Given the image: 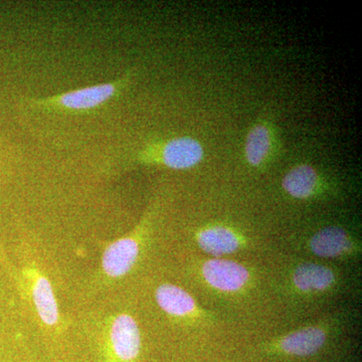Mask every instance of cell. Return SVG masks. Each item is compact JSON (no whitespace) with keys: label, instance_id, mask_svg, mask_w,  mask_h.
<instances>
[{"label":"cell","instance_id":"1","mask_svg":"<svg viewBox=\"0 0 362 362\" xmlns=\"http://www.w3.org/2000/svg\"><path fill=\"white\" fill-rule=\"evenodd\" d=\"M133 74H126L113 82L102 83L44 98H25L23 106L30 110L84 113L106 104L123 92L132 81Z\"/></svg>","mask_w":362,"mask_h":362},{"label":"cell","instance_id":"2","mask_svg":"<svg viewBox=\"0 0 362 362\" xmlns=\"http://www.w3.org/2000/svg\"><path fill=\"white\" fill-rule=\"evenodd\" d=\"M152 216V213L145 214L128 235L114 240L105 247L100 272V278L104 283L115 282L133 270L148 239Z\"/></svg>","mask_w":362,"mask_h":362},{"label":"cell","instance_id":"3","mask_svg":"<svg viewBox=\"0 0 362 362\" xmlns=\"http://www.w3.org/2000/svg\"><path fill=\"white\" fill-rule=\"evenodd\" d=\"M204 147L199 141L188 136L170 138L163 141L149 143L129 160L146 165H161L175 170L194 168L204 158Z\"/></svg>","mask_w":362,"mask_h":362},{"label":"cell","instance_id":"4","mask_svg":"<svg viewBox=\"0 0 362 362\" xmlns=\"http://www.w3.org/2000/svg\"><path fill=\"white\" fill-rule=\"evenodd\" d=\"M141 349V331L134 317L121 313L108 318L100 343L104 362H138Z\"/></svg>","mask_w":362,"mask_h":362},{"label":"cell","instance_id":"5","mask_svg":"<svg viewBox=\"0 0 362 362\" xmlns=\"http://www.w3.org/2000/svg\"><path fill=\"white\" fill-rule=\"evenodd\" d=\"M18 283L25 287L26 294L32 300L35 312L45 327H58L61 315L58 301L49 278L40 271L35 262H30L21 269Z\"/></svg>","mask_w":362,"mask_h":362},{"label":"cell","instance_id":"6","mask_svg":"<svg viewBox=\"0 0 362 362\" xmlns=\"http://www.w3.org/2000/svg\"><path fill=\"white\" fill-rule=\"evenodd\" d=\"M326 328L314 325L293 331L274 340L264 347V351L275 356L305 357L317 354L327 341Z\"/></svg>","mask_w":362,"mask_h":362},{"label":"cell","instance_id":"7","mask_svg":"<svg viewBox=\"0 0 362 362\" xmlns=\"http://www.w3.org/2000/svg\"><path fill=\"white\" fill-rule=\"evenodd\" d=\"M201 274L207 285L223 293L242 291L251 282V274L247 267L232 259H206L202 263Z\"/></svg>","mask_w":362,"mask_h":362},{"label":"cell","instance_id":"8","mask_svg":"<svg viewBox=\"0 0 362 362\" xmlns=\"http://www.w3.org/2000/svg\"><path fill=\"white\" fill-rule=\"evenodd\" d=\"M195 240L202 251L216 258L233 254L246 245L244 235L223 225L201 228L195 233Z\"/></svg>","mask_w":362,"mask_h":362},{"label":"cell","instance_id":"9","mask_svg":"<svg viewBox=\"0 0 362 362\" xmlns=\"http://www.w3.org/2000/svg\"><path fill=\"white\" fill-rule=\"evenodd\" d=\"M309 249L316 256L327 259H341L357 251L356 243L346 230L338 226H328L310 238Z\"/></svg>","mask_w":362,"mask_h":362},{"label":"cell","instance_id":"10","mask_svg":"<svg viewBox=\"0 0 362 362\" xmlns=\"http://www.w3.org/2000/svg\"><path fill=\"white\" fill-rule=\"evenodd\" d=\"M157 304L164 313L173 319H194L202 315L194 298L182 288L173 284H162L156 291Z\"/></svg>","mask_w":362,"mask_h":362},{"label":"cell","instance_id":"11","mask_svg":"<svg viewBox=\"0 0 362 362\" xmlns=\"http://www.w3.org/2000/svg\"><path fill=\"white\" fill-rule=\"evenodd\" d=\"M291 279L298 292L308 295L329 291L337 282L333 269L316 263H303L296 267Z\"/></svg>","mask_w":362,"mask_h":362},{"label":"cell","instance_id":"12","mask_svg":"<svg viewBox=\"0 0 362 362\" xmlns=\"http://www.w3.org/2000/svg\"><path fill=\"white\" fill-rule=\"evenodd\" d=\"M319 175L308 164H301L292 168L283 178V188L294 199H306L317 194Z\"/></svg>","mask_w":362,"mask_h":362},{"label":"cell","instance_id":"13","mask_svg":"<svg viewBox=\"0 0 362 362\" xmlns=\"http://www.w3.org/2000/svg\"><path fill=\"white\" fill-rule=\"evenodd\" d=\"M272 149V135L270 129L265 125L255 126L247 136L245 153L247 160L255 168L267 160Z\"/></svg>","mask_w":362,"mask_h":362}]
</instances>
